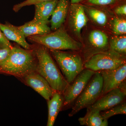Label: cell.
<instances>
[{"label":"cell","mask_w":126,"mask_h":126,"mask_svg":"<svg viewBox=\"0 0 126 126\" xmlns=\"http://www.w3.org/2000/svg\"><path fill=\"white\" fill-rule=\"evenodd\" d=\"M37 63L32 48L26 49L15 44L7 60L0 65V74L12 75L19 79L36 71Z\"/></svg>","instance_id":"obj_1"},{"label":"cell","mask_w":126,"mask_h":126,"mask_svg":"<svg viewBox=\"0 0 126 126\" xmlns=\"http://www.w3.org/2000/svg\"><path fill=\"white\" fill-rule=\"evenodd\" d=\"M32 47L38 61L36 72L45 79L55 91L63 94L69 83L61 74L49 49L35 43Z\"/></svg>","instance_id":"obj_2"},{"label":"cell","mask_w":126,"mask_h":126,"mask_svg":"<svg viewBox=\"0 0 126 126\" xmlns=\"http://www.w3.org/2000/svg\"><path fill=\"white\" fill-rule=\"evenodd\" d=\"M27 38L30 41L44 46L49 50L78 51L82 47L81 43L75 40L68 34L63 25L54 32L33 35Z\"/></svg>","instance_id":"obj_3"},{"label":"cell","mask_w":126,"mask_h":126,"mask_svg":"<svg viewBox=\"0 0 126 126\" xmlns=\"http://www.w3.org/2000/svg\"><path fill=\"white\" fill-rule=\"evenodd\" d=\"M103 79L100 72H95L86 88L74 101L69 116L72 117L79 111L91 106L101 96Z\"/></svg>","instance_id":"obj_4"},{"label":"cell","mask_w":126,"mask_h":126,"mask_svg":"<svg viewBox=\"0 0 126 126\" xmlns=\"http://www.w3.org/2000/svg\"><path fill=\"white\" fill-rule=\"evenodd\" d=\"M49 50L69 83L84 69L83 61L79 55L62 50Z\"/></svg>","instance_id":"obj_5"},{"label":"cell","mask_w":126,"mask_h":126,"mask_svg":"<svg viewBox=\"0 0 126 126\" xmlns=\"http://www.w3.org/2000/svg\"><path fill=\"white\" fill-rule=\"evenodd\" d=\"M125 63L126 55L109 49L93 55L84 64V67L97 72L115 69Z\"/></svg>","instance_id":"obj_6"},{"label":"cell","mask_w":126,"mask_h":126,"mask_svg":"<svg viewBox=\"0 0 126 126\" xmlns=\"http://www.w3.org/2000/svg\"><path fill=\"white\" fill-rule=\"evenodd\" d=\"M95 72L85 68L76 77L63 93L64 101L62 108L68 107L74 102L87 86Z\"/></svg>","instance_id":"obj_7"},{"label":"cell","mask_w":126,"mask_h":126,"mask_svg":"<svg viewBox=\"0 0 126 126\" xmlns=\"http://www.w3.org/2000/svg\"><path fill=\"white\" fill-rule=\"evenodd\" d=\"M126 81L118 87L110 90L99 97L87 110H97L100 112L108 110L125 101L126 96Z\"/></svg>","instance_id":"obj_8"},{"label":"cell","mask_w":126,"mask_h":126,"mask_svg":"<svg viewBox=\"0 0 126 126\" xmlns=\"http://www.w3.org/2000/svg\"><path fill=\"white\" fill-rule=\"evenodd\" d=\"M68 14V28L75 36L81 39V31L88 21L84 6L79 3L70 4Z\"/></svg>","instance_id":"obj_9"},{"label":"cell","mask_w":126,"mask_h":126,"mask_svg":"<svg viewBox=\"0 0 126 126\" xmlns=\"http://www.w3.org/2000/svg\"><path fill=\"white\" fill-rule=\"evenodd\" d=\"M19 79L33 89L47 101L49 100L55 93L45 79L36 71L31 72Z\"/></svg>","instance_id":"obj_10"},{"label":"cell","mask_w":126,"mask_h":126,"mask_svg":"<svg viewBox=\"0 0 126 126\" xmlns=\"http://www.w3.org/2000/svg\"><path fill=\"white\" fill-rule=\"evenodd\" d=\"M103 79L102 95L118 87L126 81V64L112 70L99 71Z\"/></svg>","instance_id":"obj_11"},{"label":"cell","mask_w":126,"mask_h":126,"mask_svg":"<svg viewBox=\"0 0 126 126\" xmlns=\"http://www.w3.org/2000/svg\"><path fill=\"white\" fill-rule=\"evenodd\" d=\"M0 30L8 40L15 41L25 49H32V45L26 41L25 37L18 29V26L7 22L5 24L0 23Z\"/></svg>","instance_id":"obj_12"},{"label":"cell","mask_w":126,"mask_h":126,"mask_svg":"<svg viewBox=\"0 0 126 126\" xmlns=\"http://www.w3.org/2000/svg\"><path fill=\"white\" fill-rule=\"evenodd\" d=\"M69 0H59L52 15L50 29L55 31L63 25L68 13Z\"/></svg>","instance_id":"obj_13"},{"label":"cell","mask_w":126,"mask_h":126,"mask_svg":"<svg viewBox=\"0 0 126 126\" xmlns=\"http://www.w3.org/2000/svg\"><path fill=\"white\" fill-rule=\"evenodd\" d=\"M49 22L32 20L18 27L26 38L33 35H44L50 33L51 29L47 25Z\"/></svg>","instance_id":"obj_14"},{"label":"cell","mask_w":126,"mask_h":126,"mask_svg":"<svg viewBox=\"0 0 126 126\" xmlns=\"http://www.w3.org/2000/svg\"><path fill=\"white\" fill-rule=\"evenodd\" d=\"M63 101V94L57 92H55L51 98L47 101L48 113L47 126L54 125L58 114L62 109Z\"/></svg>","instance_id":"obj_15"},{"label":"cell","mask_w":126,"mask_h":126,"mask_svg":"<svg viewBox=\"0 0 126 126\" xmlns=\"http://www.w3.org/2000/svg\"><path fill=\"white\" fill-rule=\"evenodd\" d=\"M59 0L49 1L34 5L35 12L32 20L35 21H49L48 19L52 15Z\"/></svg>","instance_id":"obj_16"},{"label":"cell","mask_w":126,"mask_h":126,"mask_svg":"<svg viewBox=\"0 0 126 126\" xmlns=\"http://www.w3.org/2000/svg\"><path fill=\"white\" fill-rule=\"evenodd\" d=\"M100 112L98 110H87L85 116L79 118V124L87 126H108V120L103 119Z\"/></svg>","instance_id":"obj_17"},{"label":"cell","mask_w":126,"mask_h":126,"mask_svg":"<svg viewBox=\"0 0 126 126\" xmlns=\"http://www.w3.org/2000/svg\"><path fill=\"white\" fill-rule=\"evenodd\" d=\"M89 41L93 47L98 49H104L109 45L108 36L105 33L98 30L90 32Z\"/></svg>","instance_id":"obj_18"},{"label":"cell","mask_w":126,"mask_h":126,"mask_svg":"<svg viewBox=\"0 0 126 126\" xmlns=\"http://www.w3.org/2000/svg\"><path fill=\"white\" fill-rule=\"evenodd\" d=\"M84 7L89 17L94 23L101 26L106 25L108 22V17L104 12L91 6H84Z\"/></svg>","instance_id":"obj_19"},{"label":"cell","mask_w":126,"mask_h":126,"mask_svg":"<svg viewBox=\"0 0 126 126\" xmlns=\"http://www.w3.org/2000/svg\"><path fill=\"white\" fill-rule=\"evenodd\" d=\"M110 49L119 54L126 55V36L123 35H115L110 39L109 42Z\"/></svg>","instance_id":"obj_20"},{"label":"cell","mask_w":126,"mask_h":126,"mask_svg":"<svg viewBox=\"0 0 126 126\" xmlns=\"http://www.w3.org/2000/svg\"><path fill=\"white\" fill-rule=\"evenodd\" d=\"M101 111V116L103 119H107L113 116L117 115H126V103L125 101L109 109L108 110Z\"/></svg>","instance_id":"obj_21"},{"label":"cell","mask_w":126,"mask_h":126,"mask_svg":"<svg viewBox=\"0 0 126 126\" xmlns=\"http://www.w3.org/2000/svg\"><path fill=\"white\" fill-rule=\"evenodd\" d=\"M111 27L115 35H123L126 33V21L125 19L115 18L112 20Z\"/></svg>","instance_id":"obj_22"},{"label":"cell","mask_w":126,"mask_h":126,"mask_svg":"<svg viewBox=\"0 0 126 126\" xmlns=\"http://www.w3.org/2000/svg\"><path fill=\"white\" fill-rule=\"evenodd\" d=\"M86 4L90 5L105 6L116 4L120 0H84Z\"/></svg>","instance_id":"obj_23"},{"label":"cell","mask_w":126,"mask_h":126,"mask_svg":"<svg viewBox=\"0 0 126 126\" xmlns=\"http://www.w3.org/2000/svg\"><path fill=\"white\" fill-rule=\"evenodd\" d=\"M56 0H26L20 3L15 5L13 7V10L15 12H18L21 8L27 6L34 5L40 2Z\"/></svg>","instance_id":"obj_24"},{"label":"cell","mask_w":126,"mask_h":126,"mask_svg":"<svg viewBox=\"0 0 126 126\" xmlns=\"http://www.w3.org/2000/svg\"><path fill=\"white\" fill-rule=\"evenodd\" d=\"M12 47L0 49V65L6 61L9 58L11 53Z\"/></svg>","instance_id":"obj_25"},{"label":"cell","mask_w":126,"mask_h":126,"mask_svg":"<svg viewBox=\"0 0 126 126\" xmlns=\"http://www.w3.org/2000/svg\"><path fill=\"white\" fill-rule=\"evenodd\" d=\"M13 45L5 36L0 30V49L5 47H12Z\"/></svg>","instance_id":"obj_26"},{"label":"cell","mask_w":126,"mask_h":126,"mask_svg":"<svg viewBox=\"0 0 126 126\" xmlns=\"http://www.w3.org/2000/svg\"><path fill=\"white\" fill-rule=\"evenodd\" d=\"M115 14L118 16H126V4L120 5L116 7L114 10Z\"/></svg>","instance_id":"obj_27"},{"label":"cell","mask_w":126,"mask_h":126,"mask_svg":"<svg viewBox=\"0 0 126 126\" xmlns=\"http://www.w3.org/2000/svg\"><path fill=\"white\" fill-rule=\"evenodd\" d=\"M84 0H70L71 4H75V3H79V2L83 1Z\"/></svg>","instance_id":"obj_28"}]
</instances>
